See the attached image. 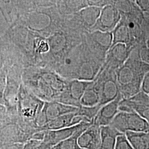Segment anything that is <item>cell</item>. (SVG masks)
<instances>
[{
	"label": "cell",
	"instance_id": "6da1fadb",
	"mask_svg": "<svg viewBox=\"0 0 149 149\" xmlns=\"http://www.w3.org/2000/svg\"><path fill=\"white\" fill-rule=\"evenodd\" d=\"M67 82L58 73L51 71H27L22 74L24 85L44 102H59Z\"/></svg>",
	"mask_w": 149,
	"mask_h": 149
},
{
	"label": "cell",
	"instance_id": "7a4b0ae2",
	"mask_svg": "<svg viewBox=\"0 0 149 149\" xmlns=\"http://www.w3.org/2000/svg\"><path fill=\"white\" fill-rule=\"evenodd\" d=\"M149 72V65L139 58L136 48H134L127 61L116 70L118 84L123 99H128L141 90L145 74Z\"/></svg>",
	"mask_w": 149,
	"mask_h": 149
},
{
	"label": "cell",
	"instance_id": "3957f363",
	"mask_svg": "<svg viewBox=\"0 0 149 149\" xmlns=\"http://www.w3.org/2000/svg\"><path fill=\"white\" fill-rule=\"evenodd\" d=\"M45 102L39 98L22 83L18 95V123L39 132L35 122L43 110Z\"/></svg>",
	"mask_w": 149,
	"mask_h": 149
},
{
	"label": "cell",
	"instance_id": "277c9868",
	"mask_svg": "<svg viewBox=\"0 0 149 149\" xmlns=\"http://www.w3.org/2000/svg\"><path fill=\"white\" fill-rule=\"evenodd\" d=\"M93 81L99 93L101 106L114 101L120 93L116 70L102 66Z\"/></svg>",
	"mask_w": 149,
	"mask_h": 149
},
{
	"label": "cell",
	"instance_id": "5b68a950",
	"mask_svg": "<svg viewBox=\"0 0 149 149\" xmlns=\"http://www.w3.org/2000/svg\"><path fill=\"white\" fill-rule=\"evenodd\" d=\"M110 125L122 134L149 132V123L135 112H119Z\"/></svg>",
	"mask_w": 149,
	"mask_h": 149
},
{
	"label": "cell",
	"instance_id": "8992f818",
	"mask_svg": "<svg viewBox=\"0 0 149 149\" xmlns=\"http://www.w3.org/2000/svg\"><path fill=\"white\" fill-rule=\"evenodd\" d=\"M79 109L58 102H45L42 111L36 120V127L39 132L44 131V126L50 120L65 114L77 112Z\"/></svg>",
	"mask_w": 149,
	"mask_h": 149
},
{
	"label": "cell",
	"instance_id": "52a82bcc",
	"mask_svg": "<svg viewBox=\"0 0 149 149\" xmlns=\"http://www.w3.org/2000/svg\"><path fill=\"white\" fill-rule=\"evenodd\" d=\"M119 112L137 113L149 123V95L140 91L128 99H122L119 106Z\"/></svg>",
	"mask_w": 149,
	"mask_h": 149
},
{
	"label": "cell",
	"instance_id": "ba28073f",
	"mask_svg": "<svg viewBox=\"0 0 149 149\" xmlns=\"http://www.w3.org/2000/svg\"><path fill=\"white\" fill-rule=\"evenodd\" d=\"M92 81L83 80H68L67 86L59 102L79 108L80 101Z\"/></svg>",
	"mask_w": 149,
	"mask_h": 149
},
{
	"label": "cell",
	"instance_id": "9c48e42d",
	"mask_svg": "<svg viewBox=\"0 0 149 149\" xmlns=\"http://www.w3.org/2000/svg\"><path fill=\"white\" fill-rule=\"evenodd\" d=\"M122 99L120 93L116 100L101 107L93 120V123L100 127L109 125L119 112V106Z\"/></svg>",
	"mask_w": 149,
	"mask_h": 149
},
{
	"label": "cell",
	"instance_id": "30bf717a",
	"mask_svg": "<svg viewBox=\"0 0 149 149\" xmlns=\"http://www.w3.org/2000/svg\"><path fill=\"white\" fill-rule=\"evenodd\" d=\"M87 122H89L84 121L76 125L55 130H45V136L43 141L53 147L60 142L71 136Z\"/></svg>",
	"mask_w": 149,
	"mask_h": 149
},
{
	"label": "cell",
	"instance_id": "8fae6325",
	"mask_svg": "<svg viewBox=\"0 0 149 149\" xmlns=\"http://www.w3.org/2000/svg\"><path fill=\"white\" fill-rule=\"evenodd\" d=\"M78 143L82 149H100L101 127L93 123L80 135Z\"/></svg>",
	"mask_w": 149,
	"mask_h": 149
},
{
	"label": "cell",
	"instance_id": "7c38bea8",
	"mask_svg": "<svg viewBox=\"0 0 149 149\" xmlns=\"http://www.w3.org/2000/svg\"><path fill=\"white\" fill-rule=\"evenodd\" d=\"M77 112L65 114L50 120L44 126L43 130H55L68 128L79 124L84 121L92 122L85 118L79 116L77 114Z\"/></svg>",
	"mask_w": 149,
	"mask_h": 149
},
{
	"label": "cell",
	"instance_id": "4fadbf2b",
	"mask_svg": "<svg viewBox=\"0 0 149 149\" xmlns=\"http://www.w3.org/2000/svg\"><path fill=\"white\" fill-rule=\"evenodd\" d=\"M123 134L111 125L101 127L100 149H115L118 137Z\"/></svg>",
	"mask_w": 149,
	"mask_h": 149
},
{
	"label": "cell",
	"instance_id": "5bb4252c",
	"mask_svg": "<svg viewBox=\"0 0 149 149\" xmlns=\"http://www.w3.org/2000/svg\"><path fill=\"white\" fill-rule=\"evenodd\" d=\"M93 123V122L86 123L82 127L79 129L71 136L54 146L52 149H82L80 148L78 143L79 138L83 132L90 127Z\"/></svg>",
	"mask_w": 149,
	"mask_h": 149
},
{
	"label": "cell",
	"instance_id": "9a60e30c",
	"mask_svg": "<svg viewBox=\"0 0 149 149\" xmlns=\"http://www.w3.org/2000/svg\"><path fill=\"white\" fill-rule=\"evenodd\" d=\"M125 134L134 149H149V132H128Z\"/></svg>",
	"mask_w": 149,
	"mask_h": 149
},
{
	"label": "cell",
	"instance_id": "2e32d148",
	"mask_svg": "<svg viewBox=\"0 0 149 149\" xmlns=\"http://www.w3.org/2000/svg\"><path fill=\"white\" fill-rule=\"evenodd\" d=\"M100 98L98 91L95 85L94 81H92L90 85L87 87L81 99V106L88 107L96 106L100 104Z\"/></svg>",
	"mask_w": 149,
	"mask_h": 149
},
{
	"label": "cell",
	"instance_id": "e0dca14e",
	"mask_svg": "<svg viewBox=\"0 0 149 149\" xmlns=\"http://www.w3.org/2000/svg\"><path fill=\"white\" fill-rule=\"evenodd\" d=\"M115 149H134L129 141L125 134L118 137Z\"/></svg>",
	"mask_w": 149,
	"mask_h": 149
},
{
	"label": "cell",
	"instance_id": "ac0fdd59",
	"mask_svg": "<svg viewBox=\"0 0 149 149\" xmlns=\"http://www.w3.org/2000/svg\"><path fill=\"white\" fill-rule=\"evenodd\" d=\"M42 141L31 140L25 144L23 149H39V146Z\"/></svg>",
	"mask_w": 149,
	"mask_h": 149
},
{
	"label": "cell",
	"instance_id": "d6986e66",
	"mask_svg": "<svg viewBox=\"0 0 149 149\" xmlns=\"http://www.w3.org/2000/svg\"><path fill=\"white\" fill-rule=\"evenodd\" d=\"M141 91L149 95V72L145 74L144 77Z\"/></svg>",
	"mask_w": 149,
	"mask_h": 149
},
{
	"label": "cell",
	"instance_id": "ffe728a7",
	"mask_svg": "<svg viewBox=\"0 0 149 149\" xmlns=\"http://www.w3.org/2000/svg\"><path fill=\"white\" fill-rule=\"evenodd\" d=\"M25 144L15 143L8 144L2 146H0V149H23Z\"/></svg>",
	"mask_w": 149,
	"mask_h": 149
},
{
	"label": "cell",
	"instance_id": "44dd1931",
	"mask_svg": "<svg viewBox=\"0 0 149 149\" xmlns=\"http://www.w3.org/2000/svg\"><path fill=\"white\" fill-rule=\"evenodd\" d=\"M52 148L53 147L49 145L48 144L45 143L42 141L39 146V149H52Z\"/></svg>",
	"mask_w": 149,
	"mask_h": 149
}]
</instances>
